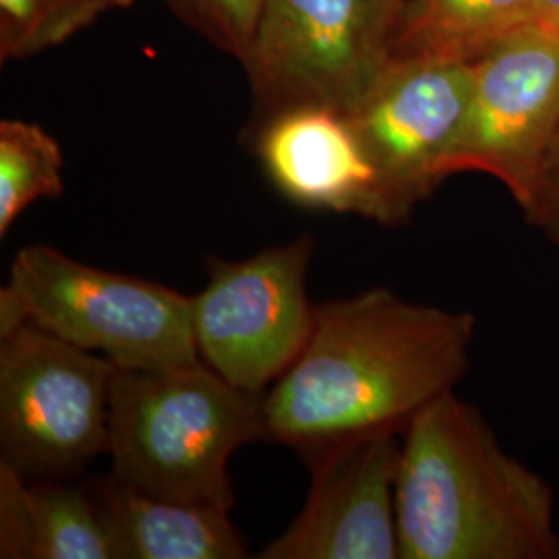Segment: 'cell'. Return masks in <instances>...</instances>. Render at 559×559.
<instances>
[{
	"instance_id": "1",
	"label": "cell",
	"mask_w": 559,
	"mask_h": 559,
	"mask_svg": "<svg viewBox=\"0 0 559 559\" xmlns=\"http://www.w3.org/2000/svg\"><path fill=\"white\" fill-rule=\"evenodd\" d=\"M477 320L371 288L316 305L311 336L263 399L265 438L307 459L340 441L404 431L468 369Z\"/></svg>"
},
{
	"instance_id": "2",
	"label": "cell",
	"mask_w": 559,
	"mask_h": 559,
	"mask_svg": "<svg viewBox=\"0 0 559 559\" xmlns=\"http://www.w3.org/2000/svg\"><path fill=\"white\" fill-rule=\"evenodd\" d=\"M400 559H559L551 487L454 390L402 431Z\"/></svg>"
},
{
	"instance_id": "3",
	"label": "cell",
	"mask_w": 559,
	"mask_h": 559,
	"mask_svg": "<svg viewBox=\"0 0 559 559\" xmlns=\"http://www.w3.org/2000/svg\"><path fill=\"white\" fill-rule=\"evenodd\" d=\"M112 477L147 496L230 510L228 462L265 436L263 399L228 383L203 360L119 369L110 388Z\"/></svg>"
},
{
	"instance_id": "4",
	"label": "cell",
	"mask_w": 559,
	"mask_h": 559,
	"mask_svg": "<svg viewBox=\"0 0 559 559\" xmlns=\"http://www.w3.org/2000/svg\"><path fill=\"white\" fill-rule=\"evenodd\" d=\"M25 323L119 369L201 362L191 299L158 282L71 260L48 245L21 249L0 288V338Z\"/></svg>"
},
{
	"instance_id": "5",
	"label": "cell",
	"mask_w": 559,
	"mask_h": 559,
	"mask_svg": "<svg viewBox=\"0 0 559 559\" xmlns=\"http://www.w3.org/2000/svg\"><path fill=\"white\" fill-rule=\"evenodd\" d=\"M0 340L2 462L57 477L108 452L117 367L32 323Z\"/></svg>"
},
{
	"instance_id": "6",
	"label": "cell",
	"mask_w": 559,
	"mask_h": 559,
	"mask_svg": "<svg viewBox=\"0 0 559 559\" xmlns=\"http://www.w3.org/2000/svg\"><path fill=\"white\" fill-rule=\"evenodd\" d=\"M471 81L473 62L388 57L344 112L376 179L369 221H408L445 180Z\"/></svg>"
},
{
	"instance_id": "7",
	"label": "cell",
	"mask_w": 559,
	"mask_h": 559,
	"mask_svg": "<svg viewBox=\"0 0 559 559\" xmlns=\"http://www.w3.org/2000/svg\"><path fill=\"white\" fill-rule=\"evenodd\" d=\"M311 251L302 235L249 260L212 261L205 288L191 297V323L200 359L228 383L261 394L299 357L316 321Z\"/></svg>"
},
{
	"instance_id": "8",
	"label": "cell",
	"mask_w": 559,
	"mask_h": 559,
	"mask_svg": "<svg viewBox=\"0 0 559 559\" xmlns=\"http://www.w3.org/2000/svg\"><path fill=\"white\" fill-rule=\"evenodd\" d=\"M559 127V38L526 25L473 62V81L443 177L500 180L531 207Z\"/></svg>"
},
{
	"instance_id": "9",
	"label": "cell",
	"mask_w": 559,
	"mask_h": 559,
	"mask_svg": "<svg viewBox=\"0 0 559 559\" xmlns=\"http://www.w3.org/2000/svg\"><path fill=\"white\" fill-rule=\"evenodd\" d=\"M383 60L365 0H265L240 62L253 94V127L302 106L348 112Z\"/></svg>"
},
{
	"instance_id": "10",
	"label": "cell",
	"mask_w": 559,
	"mask_h": 559,
	"mask_svg": "<svg viewBox=\"0 0 559 559\" xmlns=\"http://www.w3.org/2000/svg\"><path fill=\"white\" fill-rule=\"evenodd\" d=\"M402 431L340 441L311 456L313 483L295 522L263 559H399Z\"/></svg>"
},
{
	"instance_id": "11",
	"label": "cell",
	"mask_w": 559,
	"mask_h": 559,
	"mask_svg": "<svg viewBox=\"0 0 559 559\" xmlns=\"http://www.w3.org/2000/svg\"><path fill=\"white\" fill-rule=\"evenodd\" d=\"M261 166L305 207L371 218L373 170L348 119L330 108H290L253 127Z\"/></svg>"
},
{
	"instance_id": "12",
	"label": "cell",
	"mask_w": 559,
	"mask_h": 559,
	"mask_svg": "<svg viewBox=\"0 0 559 559\" xmlns=\"http://www.w3.org/2000/svg\"><path fill=\"white\" fill-rule=\"evenodd\" d=\"M0 558L119 559V551L92 483L27 487L20 471L2 462Z\"/></svg>"
},
{
	"instance_id": "13",
	"label": "cell",
	"mask_w": 559,
	"mask_h": 559,
	"mask_svg": "<svg viewBox=\"0 0 559 559\" xmlns=\"http://www.w3.org/2000/svg\"><path fill=\"white\" fill-rule=\"evenodd\" d=\"M119 559H239L247 545L228 510L166 500L131 489L112 475L94 483Z\"/></svg>"
},
{
	"instance_id": "14",
	"label": "cell",
	"mask_w": 559,
	"mask_h": 559,
	"mask_svg": "<svg viewBox=\"0 0 559 559\" xmlns=\"http://www.w3.org/2000/svg\"><path fill=\"white\" fill-rule=\"evenodd\" d=\"M533 0H406L388 57L475 62L531 21Z\"/></svg>"
},
{
	"instance_id": "15",
	"label": "cell",
	"mask_w": 559,
	"mask_h": 559,
	"mask_svg": "<svg viewBox=\"0 0 559 559\" xmlns=\"http://www.w3.org/2000/svg\"><path fill=\"white\" fill-rule=\"evenodd\" d=\"M62 166L59 141L40 124L0 122V237L34 201L62 195Z\"/></svg>"
},
{
	"instance_id": "16",
	"label": "cell",
	"mask_w": 559,
	"mask_h": 559,
	"mask_svg": "<svg viewBox=\"0 0 559 559\" xmlns=\"http://www.w3.org/2000/svg\"><path fill=\"white\" fill-rule=\"evenodd\" d=\"M133 0H0V60H23L60 46L102 15Z\"/></svg>"
},
{
	"instance_id": "17",
	"label": "cell",
	"mask_w": 559,
	"mask_h": 559,
	"mask_svg": "<svg viewBox=\"0 0 559 559\" xmlns=\"http://www.w3.org/2000/svg\"><path fill=\"white\" fill-rule=\"evenodd\" d=\"M164 7L216 50L242 62L265 0H162Z\"/></svg>"
},
{
	"instance_id": "18",
	"label": "cell",
	"mask_w": 559,
	"mask_h": 559,
	"mask_svg": "<svg viewBox=\"0 0 559 559\" xmlns=\"http://www.w3.org/2000/svg\"><path fill=\"white\" fill-rule=\"evenodd\" d=\"M524 216L559 245V127L540 170L535 200Z\"/></svg>"
},
{
	"instance_id": "19",
	"label": "cell",
	"mask_w": 559,
	"mask_h": 559,
	"mask_svg": "<svg viewBox=\"0 0 559 559\" xmlns=\"http://www.w3.org/2000/svg\"><path fill=\"white\" fill-rule=\"evenodd\" d=\"M406 0H365L371 40L381 59H388V44Z\"/></svg>"
},
{
	"instance_id": "20",
	"label": "cell",
	"mask_w": 559,
	"mask_h": 559,
	"mask_svg": "<svg viewBox=\"0 0 559 559\" xmlns=\"http://www.w3.org/2000/svg\"><path fill=\"white\" fill-rule=\"evenodd\" d=\"M528 25L559 38V0H533Z\"/></svg>"
}]
</instances>
